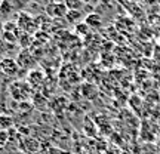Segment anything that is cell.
Here are the masks:
<instances>
[{"label": "cell", "instance_id": "52a82bcc", "mask_svg": "<svg viewBox=\"0 0 160 154\" xmlns=\"http://www.w3.org/2000/svg\"><path fill=\"white\" fill-rule=\"evenodd\" d=\"M65 5L68 7V11H82L86 3L83 0H65Z\"/></svg>", "mask_w": 160, "mask_h": 154}, {"label": "cell", "instance_id": "277c9868", "mask_svg": "<svg viewBox=\"0 0 160 154\" xmlns=\"http://www.w3.org/2000/svg\"><path fill=\"white\" fill-rule=\"evenodd\" d=\"M30 24H36L34 19L31 18V15L25 13V12H21V13H19V17H18L17 25L22 30L24 33H28V34H31V33H34V30L31 28V25H30Z\"/></svg>", "mask_w": 160, "mask_h": 154}, {"label": "cell", "instance_id": "7c38bea8", "mask_svg": "<svg viewBox=\"0 0 160 154\" xmlns=\"http://www.w3.org/2000/svg\"><path fill=\"white\" fill-rule=\"evenodd\" d=\"M6 47H8V46H6V43L3 42V39H0V58H2V55L5 53Z\"/></svg>", "mask_w": 160, "mask_h": 154}, {"label": "cell", "instance_id": "9c48e42d", "mask_svg": "<svg viewBox=\"0 0 160 154\" xmlns=\"http://www.w3.org/2000/svg\"><path fill=\"white\" fill-rule=\"evenodd\" d=\"M5 2L8 3V5H11L12 9H22L30 0H5Z\"/></svg>", "mask_w": 160, "mask_h": 154}, {"label": "cell", "instance_id": "2e32d148", "mask_svg": "<svg viewBox=\"0 0 160 154\" xmlns=\"http://www.w3.org/2000/svg\"><path fill=\"white\" fill-rule=\"evenodd\" d=\"M3 2H5V0H0V5H2V3H3Z\"/></svg>", "mask_w": 160, "mask_h": 154}, {"label": "cell", "instance_id": "6da1fadb", "mask_svg": "<svg viewBox=\"0 0 160 154\" xmlns=\"http://www.w3.org/2000/svg\"><path fill=\"white\" fill-rule=\"evenodd\" d=\"M11 95L13 99L17 101H25L28 95H31V86L24 83V82H15L13 85H11Z\"/></svg>", "mask_w": 160, "mask_h": 154}, {"label": "cell", "instance_id": "3957f363", "mask_svg": "<svg viewBox=\"0 0 160 154\" xmlns=\"http://www.w3.org/2000/svg\"><path fill=\"white\" fill-rule=\"evenodd\" d=\"M19 71V65L12 58H0V73L8 77H15Z\"/></svg>", "mask_w": 160, "mask_h": 154}, {"label": "cell", "instance_id": "7a4b0ae2", "mask_svg": "<svg viewBox=\"0 0 160 154\" xmlns=\"http://www.w3.org/2000/svg\"><path fill=\"white\" fill-rule=\"evenodd\" d=\"M45 12L48 17L58 19V18L67 17L68 7H67L65 3H53V2H51V3H48V5L45 6Z\"/></svg>", "mask_w": 160, "mask_h": 154}, {"label": "cell", "instance_id": "30bf717a", "mask_svg": "<svg viewBox=\"0 0 160 154\" xmlns=\"http://www.w3.org/2000/svg\"><path fill=\"white\" fill-rule=\"evenodd\" d=\"M89 27L85 24V21L83 22H79V25H76V33L77 34H82V36H86L88 33H89Z\"/></svg>", "mask_w": 160, "mask_h": 154}, {"label": "cell", "instance_id": "5b68a950", "mask_svg": "<svg viewBox=\"0 0 160 154\" xmlns=\"http://www.w3.org/2000/svg\"><path fill=\"white\" fill-rule=\"evenodd\" d=\"M85 24L89 27V28L98 30L101 25H102V17L98 15V13H89L85 17Z\"/></svg>", "mask_w": 160, "mask_h": 154}, {"label": "cell", "instance_id": "ba28073f", "mask_svg": "<svg viewBox=\"0 0 160 154\" xmlns=\"http://www.w3.org/2000/svg\"><path fill=\"white\" fill-rule=\"evenodd\" d=\"M80 12L82 11H68V13H67V19L73 24H79V21L82 19V13H80Z\"/></svg>", "mask_w": 160, "mask_h": 154}, {"label": "cell", "instance_id": "5bb4252c", "mask_svg": "<svg viewBox=\"0 0 160 154\" xmlns=\"http://www.w3.org/2000/svg\"><path fill=\"white\" fill-rule=\"evenodd\" d=\"M53 3H65V0H51Z\"/></svg>", "mask_w": 160, "mask_h": 154}, {"label": "cell", "instance_id": "4fadbf2b", "mask_svg": "<svg viewBox=\"0 0 160 154\" xmlns=\"http://www.w3.org/2000/svg\"><path fill=\"white\" fill-rule=\"evenodd\" d=\"M83 2H85L86 5H97L99 0H83Z\"/></svg>", "mask_w": 160, "mask_h": 154}, {"label": "cell", "instance_id": "8fae6325", "mask_svg": "<svg viewBox=\"0 0 160 154\" xmlns=\"http://www.w3.org/2000/svg\"><path fill=\"white\" fill-rule=\"evenodd\" d=\"M9 141V131L0 132V144H5Z\"/></svg>", "mask_w": 160, "mask_h": 154}, {"label": "cell", "instance_id": "8992f818", "mask_svg": "<svg viewBox=\"0 0 160 154\" xmlns=\"http://www.w3.org/2000/svg\"><path fill=\"white\" fill-rule=\"evenodd\" d=\"M13 127V117L8 114H0V132L11 131Z\"/></svg>", "mask_w": 160, "mask_h": 154}, {"label": "cell", "instance_id": "9a60e30c", "mask_svg": "<svg viewBox=\"0 0 160 154\" xmlns=\"http://www.w3.org/2000/svg\"><path fill=\"white\" fill-rule=\"evenodd\" d=\"M3 33V22H2V19H0V34Z\"/></svg>", "mask_w": 160, "mask_h": 154}]
</instances>
